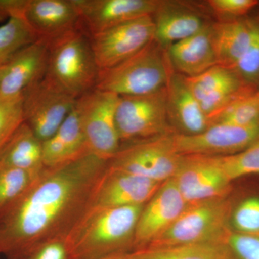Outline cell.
I'll list each match as a JSON object with an SVG mask.
<instances>
[{"label": "cell", "instance_id": "obj_1", "mask_svg": "<svg viewBox=\"0 0 259 259\" xmlns=\"http://www.w3.org/2000/svg\"><path fill=\"white\" fill-rule=\"evenodd\" d=\"M107 161L88 151L45 167L26 192L0 212V254L27 259L45 243L67 239L93 207Z\"/></svg>", "mask_w": 259, "mask_h": 259}, {"label": "cell", "instance_id": "obj_2", "mask_svg": "<svg viewBox=\"0 0 259 259\" xmlns=\"http://www.w3.org/2000/svg\"><path fill=\"white\" fill-rule=\"evenodd\" d=\"M144 205L91 208L66 241L74 259H102L134 251Z\"/></svg>", "mask_w": 259, "mask_h": 259}, {"label": "cell", "instance_id": "obj_3", "mask_svg": "<svg viewBox=\"0 0 259 259\" xmlns=\"http://www.w3.org/2000/svg\"><path fill=\"white\" fill-rule=\"evenodd\" d=\"M166 48L155 39L120 64L100 70L95 90L118 96H140L166 88L173 74Z\"/></svg>", "mask_w": 259, "mask_h": 259}, {"label": "cell", "instance_id": "obj_4", "mask_svg": "<svg viewBox=\"0 0 259 259\" xmlns=\"http://www.w3.org/2000/svg\"><path fill=\"white\" fill-rule=\"evenodd\" d=\"M99 71L90 35L81 26L49 41L46 76L71 96L94 90Z\"/></svg>", "mask_w": 259, "mask_h": 259}, {"label": "cell", "instance_id": "obj_5", "mask_svg": "<svg viewBox=\"0 0 259 259\" xmlns=\"http://www.w3.org/2000/svg\"><path fill=\"white\" fill-rule=\"evenodd\" d=\"M233 206L231 195L188 204L176 221L144 248L223 241L231 229Z\"/></svg>", "mask_w": 259, "mask_h": 259}, {"label": "cell", "instance_id": "obj_6", "mask_svg": "<svg viewBox=\"0 0 259 259\" xmlns=\"http://www.w3.org/2000/svg\"><path fill=\"white\" fill-rule=\"evenodd\" d=\"M171 134L122 145L107 167L163 182L173 178L184 160L175 150Z\"/></svg>", "mask_w": 259, "mask_h": 259}, {"label": "cell", "instance_id": "obj_7", "mask_svg": "<svg viewBox=\"0 0 259 259\" xmlns=\"http://www.w3.org/2000/svg\"><path fill=\"white\" fill-rule=\"evenodd\" d=\"M115 122L121 146L175 133L168 121L166 87L148 95L120 97Z\"/></svg>", "mask_w": 259, "mask_h": 259}, {"label": "cell", "instance_id": "obj_8", "mask_svg": "<svg viewBox=\"0 0 259 259\" xmlns=\"http://www.w3.org/2000/svg\"><path fill=\"white\" fill-rule=\"evenodd\" d=\"M119 98L115 94L94 89L77 100L88 150L107 161L121 146L115 122Z\"/></svg>", "mask_w": 259, "mask_h": 259}, {"label": "cell", "instance_id": "obj_9", "mask_svg": "<svg viewBox=\"0 0 259 259\" xmlns=\"http://www.w3.org/2000/svg\"><path fill=\"white\" fill-rule=\"evenodd\" d=\"M22 95L24 122L42 143L57 132L78 100L47 76L26 89Z\"/></svg>", "mask_w": 259, "mask_h": 259}, {"label": "cell", "instance_id": "obj_10", "mask_svg": "<svg viewBox=\"0 0 259 259\" xmlns=\"http://www.w3.org/2000/svg\"><path fill=\"white\" fill-rule=\"evenodd\" d=\"M90 37L100 70L109 69L144 49L155 37L153 16L120 24Z\"/></svg>", "mask_w": 259, "mask_h": 259}, {"label": "cell", "instance_id": "obj_11", "mask_svg": "<svg viewBox=\"0 0 259 259\" xmlns=\"http://www.w3.org/2000/svg\"><path fill=\"white\" fill-rule=\"evenodd\" d=\"M258 137L259 122L244 127L216 124L199 134L172 135L175 150L182 156H231L244 151Z\"/></svg>", "mask_w": 259, "mask_h": 259}, {"label": "cell", "instance_id": "obj_12", "mask_svg": "<svg viewBox=\"0 0 259 259\" xmlns=\"http://www.w3.org/2000/svg\"><path fill=\"white\" fill-rule=\"evenodd\" d=\"M187 204L231 195L232 183L210 156H184L172 178Z\"/></svg>", "mask_w": 259, "mask_h": 259}, {"label": "cell", "instance_id": "obj_13", "mask_svg": "<svg viewBox=\"0 0 259 259\" xmlns=\"http://www.w3.org/2000/svg\"><path fill=\"white\" fill-rule=\"evenodd\" d=\"M80 26L90 36L146 16H153L161 1L156 0H74Z\"/></svg>", "mask_w": 259, "mask_h": 259}, {"label": "cell", "instance_id": "obj_14", "mask_svg": "<svg viewBox=\"0 0 259 259\" xmlns=\"http://www.w3.org/2000/svg\"><path fill=\"white\" fill-rule=\"evenodd\" d=\"M187 205L172 178L163 182L142 209L136 227L134 251L146 248L166 231Z\"/></svg>", "mask_w": 259, "mask_h": 259}, {"label": "cell", "instance_id": "obj_15", "mask_svg": "<svg viewBox=\"0 0 259 259\" xmlns=\"http://www.w3.org/2000/svg\"><path fill=\"white\" fill-rule=\"evenodd\" d=\"M162 184L107 167L97 187L92 208L145 205Z\"/></svg>", "mask_w": 259, "mask_h": 259}, {"label": "cell", "instance_id": "obj_16", "mask_svg": "<svg viewBox=\"0 0 259 259\" xmlns=\"http://www.w3.org/2000/svg\"><path fill=\"white\" fill-rule=\"evenodd\" d=\"M49 40L38 38L24 48L5 66L0 83V100L22 95L47 75Z\"/></svg>", "mask_w": 259, "mask_h": 259}, {"label": "cell", "instance_id": "obj_17", "mask_svg": "<svg viewBox=\"0 0 259 259\" xmlns=\"http://www.w3.org/2000/svg\"><path fill=\"white\" fill-rule=\"evenodd\" d=\"M24 18L37 38L49 41L80 27L74 0H28Z\"/></svg>", "mask_w": 259, "mask_h": 259}, {"label": "cell", "instance_id": "obj_18", "mask_svg": "<svg viewBox=\"0 0 259 259\" xmlns=\"http://www.w3.org/2000/svg\"><path fill=\"white\" fill-rule=\"evenodd\" d=\"M166 91L168 121L175 134L192 136L210 127L208 118L187 86L185 76L173 72Z\"/></svg>", "mask_w": 259, "mask_h": 259}, {"label": "cell", "instance_id": "obj_19", "mask_svg": "<svg viewBox=\"0 0 259 259\" xmlns=\"http://www.w3.org/2000/svg\"><path fill=\"white\" fill-rule=\"evenodd\" d=\"M173 69L187 77L197 76L217 64L211 26L176 42L167 49Z\"/></svg>", "mask_w": 259, "mask_h": 259}, {"label": "cell", "instance_id": "obj_20", "mask_svg": "<svg viewBox=\"0 0 259 259\" xmlns=\"http://www.w3.org/2000/svg\"><path fill=\"white\" fill-rule=\"evenodd\" d=\"M90 151L77 102L71 113L51 139L42 143L45 167L57 166Z\"/></svg>", "mask_w": 259, "mask_h": 259}, {"label": "cell", "instance_id": "obj_21", "mask_svg": "<svg viewBox=\"0 0 259 259\" xmlns=\"http://www.w3.org/2000/svg\"><path fill=\"white\" fill-rule=\"evenodd\" d=\"M153 18L154 39L166 49L192 36L206 25L195 12L163 2L160 3Z\"/></svg>", "mask_w": 259, "mask_h": 259}, {"label": "cell", "instance_id": "obj_22", "mask_svg": "<svg viewBox=\"0 0 259 259\" xmlns=\"http://www.w3.org/2000/svg\"><path fill=\"white\" fill-rule=\"evenodd\" d=\"M253 20H229L211 26L217 64L233 69L249 46Z\"/></svg>", "mask_w": 259, "mask_h": 259}, {"label": "cell", "instance_id": "obj_23", "mask_svg": "<svg viewBox=\"0 0 259 259\" xmlns=\"http://www.w3.org/2000/svg\"><path fill=\"white\" fill-rule=\"evenodd\" d=\"M0 163L39 175L45 168L42 143L23 122L0 152Z\"/></svg>", "mask_w": 259, "mask_h": 259}, {"label": "cell", "instance_id": "obj_24", "mask_svg": "<svg viewBox=\"0 0 259 259\" xmlns=\"http://www.w3.org/2000/svg\"><path fill=\"white\" fill-rule=\"evenodd\" d=\"M129 259H233L223 241L144 248L125 253Z\"/></svg>", "mask_w": 259, "mask_h": 259}, {"label": "cell", "instance_id": "obj_25", "mask_svg": "<svg viewBox=\"0 0 259 259\" xmlns=\"http://www.w3.org/2000/svg\"><path fill=\"white\" fill-rule=\"evenodd\" d=\"M24 18H13L0 26V69L9 64L17 54L37 40Z\"/></svg>", "mask_w": 259, "mask_h": 259}, {"label": "cell", "instance_id": "obj_26", "mask_svg": "<svg viewBox=\"0 0 259 259\" xmlns=\"http://www.w3.org/2000/svg\"><path fill=\"white\" fill-rule=\"evenodd\" d=\"M185 78L187 86L198 102L221 89L244 83L233 69L220 65H215L197 76Z\"/></svg>", "mask_w": 259, "mask_h": 259}, {"label": "cell", "instance_id": "obj_27", "mask_svg": "<svg viewBox=\"0 0 259 259\" xmlns=\"http://www.w3.org/2000/svg\"><path fill=\"white\" fill-rule=\"evenodd\" d=\"M232 182L259 175V137L244 151L225 156H210Z\"/></svg>", "mask_w": 259, "mask_h": 259}, {"label": "cell", "instance_id": "obj_28", "mask_svg": "<svg viewBox=\"0 0 259 259\" xmlns=\"http://www.w3.org/2000/svg\"><path fill=\"white\" fill-rule=\"evenodd\" d=\"M258 122L259 96L256 93L233 102L209 120L210 126L226 124L244 127Z\"/></svg>", "mask_w": 259, "mask_h": 259}, {"label": "cell", "instance_id": "obj_29", "mask_svg": "<svg viewBox=\"0 0 259 259\" xmlns=\"http://www.w3.org/2000/svg\"><path fill=\"white\" fill-rule=\"evenodd\" d=\"M39 175L0 163V212L26 192Z\"/></svg>", "mask_w": 259, "mask_h": 259}, {"label": "cell", "instance_id": "obj_30", "mask_svg": "<svg viewBox=\"0 0 259 259\" xmlns=\"http://www.w3.org/2000/svg\"><path fill=\"white\" fill-rule=\"evenodd\" d=\"M253 21L249 46L232 69L243 83L257 91L259 88V20Z\"/></svg>", "mask_w": 259, "mask_h": 259}, {"label": "cell", "instance_id": "obj_31", "mask_svg": "<svg viewBox=\"0 0 259 259\" xmlns=\"http://www.w3.org/2000/svg\"><path fill=\"white\" fill-rule=\"evenodd\" d=\"M230 227L243 234H259V196H250L233 206Z\"/></svg>", "mask_w": 259, "mask_h": 259}, {"label": "cell", "instance_id": "obj_32", "mask_svg": "<svg viewBox=\"0 0 259 259\" xmlns=\"http://www.w3.org/2000/svg\"><path fill=\"white\" fill-rule=\"evenodd\" d=\"M23 122V95L0 100V152Z\"/></svg>", "mask_w": 259, "mask_h": 259}, {"label": "cell", "instance_id": "obj_33", "mask_svg": "<svg viewBox=\"0 0 259 259\" xmlns=\"http://www.w3.org/2000/svg\"><path fill=\"white\" fill-rule=\"evenodd\" d=\"M225 242L233 259H259V234H243L230 229Z\"/></svg>", "mask_w": 259, "mask_h": 259}, {"label": "cell", "instance_id": "obj_34", "mask_svg": "<svg viewBox=\"0 0 259 259\" xmlns=\"http://www.w3.org/2000/svg\"><path fill=\"white\" fill-rule=\"evenodd\" d=\"M209 7L217 14L231 18L241 19L259 5L257 0H209Z\"/></svg>", "mask_w": 259, "mask_h": 259}, {"label": "cell", "instance_id": "obj_35", "mask_svg": "<svg viewBox=\"0 0 259 259\" xmlns=\"http://www.w3.org/2000/svg\"><path fill=\"white\" fill-rule=\"evenodd\" d=\"M27 259H74L66 239L49 242L37 248Z\"/></svg>", "mask_w": 259, "mask_h": 259}, {"label": "cell", "instance_id": "obj_36", "mask_svg": "<svg viewBox=\"0 0 259 259\" xmlns=\"http://www.w3.org/2000/svg\"><path fill=\"white\" fill-rule=\"evenodd\" d=\"M28 0H0V23L13 18H24Z\"/></svg>", "mask_w": 259, "mask_h": 259}, {"label": "cell", "instance_id": "obj_37", "mask_svg": "<svg viewBox=\"0 0 259 259\" xmlns=\"http://www.w3.org/2000/svg\"><path fill=\"white\" fill-rule=\"evenodd\" d=\"M102 259H129L125 254H120L112 255V256L107 257V258Z\"/></svg>", "mask_w": 259, "mask_h": 259}, {"label": "cell", "instance_id": "obj_38", "mask_svg": "<svg viewBox=\"0 0 259 259\" xmlns=\"http://www.w3.org/2000/svg\"><path fill=\"white\" fill-rule=\"evenodd\" d=\"M4 68H1L0 69V83H1L2 76H3V71H4Z\"/></svg>", "mask_w": 259, "mask_h": 259}, {"label": "cell", "instance_id": "obj_39", "mask_svg": "<svg viewBox=\"0 0 259 259\" xmlns=\"http://www.w3.org/2000/svg\"><path fill=\"white\" fill-rule=\"evenodd\" d=\"M256 93H257V95H258L259 96V88H258V90H257Z\"/></svg>", "mask_w": 259, "mask_h": 259}]
</instances>
